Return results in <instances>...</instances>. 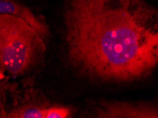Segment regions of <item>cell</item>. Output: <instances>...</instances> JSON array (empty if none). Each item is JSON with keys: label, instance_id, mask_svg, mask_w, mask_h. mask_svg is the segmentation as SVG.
Instances as JSON below:
<instances>
[{"label": "cell", "instance_id": "obj_1", "mask_svg": "<svg viewBox=\"0 0 158 118\" xmlns=\"http://www.w3.org/2000/svg\"><path fill=\"white\" fill-rule=\"evenodd\" d=\"M66 60L99 83L150 76L158 64V11L145 0H65Z\"/></svg>", "mask_w": 158, "mask_h": 118}, {"label": "cell", "instance_id": "obj_2", "mask_svg": "<svg viewBox=\"0 0 158 118\" xmlns=\"http://www.w3.org/2000/svg\"><path fill=\"white\" fill-rule=\"evenodd\" d=\"M44 40L23 19L0 14V69L13 76L26 73L44 57Z\"/></svg>", "mask_w": 158, "mask_h": 118}, {"label": "cell", "instance_id": "obj_3", "mask_svg": "<svg viewBox=\"0 0 158 118\" xmlns=\"http://www.w3.org/2000/svg\"><path fill=\"white\" fill-rule=\"evenodd\" d=\"M97 117L157 118V110L152 105L114 102L104 104L97 110Z\"/></svg>", "mask_w": 158, "mask_h": 118}, {"label": "cell", "instance_id": "obj_4", "mask_svg": "<svg viewBox=\"0 0 158 118\" xmlns=\"http://www.w3.org/2000/svg\"><path fill=\"white\" fill-rule=\"evenodd\" d=\"M0 14H11L23 19L37 31L44 40L49 34L46 24L24 4L14 0H0Z\"/></svg>", "mask_w": 158, "mask_h": 118}, {"label": "cell", "instance_id": "obj_5", "mask_svg": "<svg viewBox=\"0 0 158 118\" xmlns=\"http://www.w3.org/2000/svg\"><path fill=\"white\" fill-rule=\"evenodd\" d=\"M6 117L12 118H45V108L28 106L21 108L6 115Z\"/></svg>", "mask_w": 158, "mask_h": 118}, {"label": "cell", "instance_id": "obj_6", "mask_svg": "<svg viewBox=\"0 0 158 118\" xmlns=\"http://www.w3.org/2000/svg\"><path fill=\"white\" fill-rule=\"evenodd\" d=\"M70 114L68 108L54 106L45 108V118H66Z\"/></svg>", "mask_w": 158, "mask_h": 118}, {"label": "cell", "instance_id": "obj_7", "mask_svg": "<svg viewBox=\"0 0 158 118\" xmlns=\"http://www.w3.org/2000/svg\"><path fill=\"white\" fill-rule=\"evenodd\" d=\"M4 78H5V75H4V71L0 69V80H3Z\"/></svg>", "mask_w": 158, "mask_h": 118}, {"label": "cell", "instance_id": "obj_8", "mask_svg": "<svg viewBox=\"0 0 158 118\" xmlns=\"http://www.w3.org/2000/svg\"><path fill=\"white\" fill-rule=\"evenodd\" d=\"M2 80H0V81H1ZM2 108V105H1V82H0V109ZM0 117H2V115L1 113H0Z\"/></svg>", "mask_w": 158, "mask_h": 118}]
</instances>
